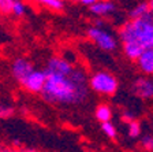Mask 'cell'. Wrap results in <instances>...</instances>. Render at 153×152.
Instances as JSON below:
<instances>
[{"mask_svg": "<svg viewBox=\"0 0 153 152\" xmlns=\"http://www.w3.org/2000/svg\"><path fill=\"white\" fill-rule=\"evenodd\" d=\"M88 73L82 67H74L68 76H47L41 96L49 104H81L89 96Z\"/></svg>", "mask_w": 153, "mask_h": 152, "instance_id": "6da1fadb", "label": "cell"}, {"mask_svg": "<svg viewBox=\"0 0 153 152\" xmlns=\"http://www.w3.org/2000/svg\"><path fill=\"white\" fill-rule=\"evenodd\" d=\"M119 43H138L143 49L153 48V14L142 19H130L118 29Z\"/></svg>", "mask_w": 153, "mask_h": 152, "instance_id": "7a4b0ae2", "label": "cell"}, {"mask_svg": "<svg viewBox=\"0 0 153 152\" xmlns=\"http://www.w3.org/2000/svg\"><path fill=\"white\" fill-rule=\"evenodd\" d=\"M88 85H89V89L101 96H114L119 88L118 78L105 70H99L89 76Z\"/></svg>", "mask_w": 153, "mask_h": 152, "instance_id": "3957f363", "label": "cell"}, {"mask_svg": "<svg viewBox=\"0 0 153 152\" xmlns=\"http://www.w3.org/2000/svg\"><path fill=\"white\" fill-rule=\"evenodd\" d=\"M86 36L96 47L104 52H114L119 45L118 37L108 29H105V26H89L86 30Z\"/></svg>", "mask_w": 153, "mask_h": 152, "instance_id": "277c9868", "label": "cell"}, {"mask_svg": "<svg viewBox=\"0 0 153 152\" xmlns=\"http://www.w3.org/2000/svg\"><path fill=\"white\" fill-rule=\"evenodd\" d=\"M74 66L66 60L63 56H52L48 59L47 64H45V74L47 76H62L66 77L73 71Z\"/></svg>", "mask_w": 153, "mask_h": 152, "instance_id": "5b68a950", "label": "cell"}, {"mask_svg": "<svg viewBox=\"0 0 153 152\" xmlns=\"http://www.w3.org/2000/svg\"><path fill=\"white\" fill-rule=\"evenodd\" d=\"M45 81H47V74H45L44 70L34 69L21 82V85L25 91H27L30 93H41L42 88L45 85Z\"/></svg>", "mask_w": 153, "mask_h": 152, "instance_id": "8992f818", "label": "cell"}, {"mask_svg": "<svg viewBox=\"0 0 153 152\" xmlns=\"http://www.w3.org/2000/svg\"><path fill=\"white\" fill-rule=\"evenodd\" d=\"M10 70H11V76L14 77V79H16L21 84L34 70V66H33V63L29 59L19 56L13 60Z\"/></svg>", "mask_w": 153, "mask_h": 152, "instance_id": "52a82bcc", "label": "cell"}, {"mask_svg": "<svg viewBox=\"0 0 153 152\" xmlns=\"http://www.w3.org/2000/svg\"><path fill=\"white\" fill-rule=\"evenodd\" d=\"M133 92L140 99L153 100V77H138L133 82Z\"/></svg>", "mask_w": 153, "mask_h": 152, "instance_id": "ba28073f", "label": "cell"}, {"mask_svg": "<svg viewBox=\"0 0 153 152\" xmlns=\"http://www.w3.org/2000/svg\"><path fill=\"white\" fill-rule=\"evenodd\" d=\"M116 10H118V7H116V3L114 0H99L97 3L89 7L90 14L99 19L111 16L112 14L116 13Z\"/></svg>", "mask_w": 153, "mask_h": 152, "instance_id": "9c48e42d", "label": "cell"}, {"mask_svg": "<svg viewBox=\"0 0 153 152\" xmlns=\"http://www.w3.org/2000/svg\"><path fill=\"white\" fill-rule=\"evenodd\" d=\"M140 71L146 77H153V48L143 49L135 60Z\"/></svg>", "mask_w": 153, "mask_h": 152, "instance_id": "30bf717a", "label": "cell"}, {"mask_svg": "<svg viewBox=\"0 0 153 152\" xmlns=\"http://www.w3.org/2000/svg\"><path fill=\"white\" fill-rule=\"evenodd\" d=\"M122 49H123V54L127 59L137 60V58L142 54L143 48L141 47L138 43L130 41V43H123V44H122Z\"/></svg>", "mask_w": 153, "mask_h": 152, "instance_id": "8fae6325", "label": "cell"}, {"mask_svg": "<svg viewBox=\"0 0 153 152\" xmlns=\"http://www.w3.org/2000/svg\"><path fill=\"white\" fill-rule=\"evenodd\" d=\"M149 15H152V13H150L149 6H148V1H140V3H137L130 10V13H128L130 19H142Z\"/></svg>", "mask_w": 153, "mask_h": 152, "instance_id": "7c38bea8", "label": "cell"}, {"mask_svg": "<svg viewBox=\"0 0 153 152\" xmlns=\"http://www.w3.org/2000/svg\"><path fill=\"white\" fill-rule=\"evenodd\" d=\"M94 117L100 124H104V122H109V121H112L114 112H112V108L109 107L108 104L101 103V104H99L97 107H96Z\"/></svg>", "mask_w": 153, "mask_h": 152, "instance_id": "4fadbf2b", "label": "cell"}, {"mask_svg": "<svg viewBox=\"0 0 153 152\" xmlns=\"http://www.w3.org/2000/svg\"><path fill=\"white\" fill-rule=\"evenodd\" d=\"M32 1L52 11H62L64 8V0H32Z\"/></svg>", "mask_w": 153, "mask_h": 152, "instance_id": "5bb4252c", "label": "cell"}, {"mask_svg": "<svg viewBox=\"0 0 153 152\" xmlns=\"http://www.w3.org/2000/svg\"><path fill=\"white\" fill-rule=\"evenodd\" d=\"M142 133V127H141V124L137 119L131 121L127 124V136L130 139H138Z\"/></svg>", "mask_w": 153, "mask_h": 152, "instance_id": "9a60e30c", "label": "cell"}, {"mask_svg": "<svg viewBox=\"0 0 153 152\" xmlns=\"http://www.w3.org/2000/svg\"><path fill=\"white\" fill-rule=\"evenodd\" d=\"M101 130H102V133L111 140H115L116 137H118V127L115 126V124L112 122V121L101 124Z\"/></svg>", "mask_w": 153, "mask_h": 152, "instance_id": "2e32d148", "label": "cell"}, {"mask_svg": "<svg viewBox=\"0 0 153 152\" xmlns=\"http://www.w3.org/2000/svg\"><path fill=\"white\" fill-rule=\"evenodd\" d=\"M26 11H27V7H26L25 1H22V0H14L13 11H11V14H13L14 16L22 18V16L26 14Z\"/></svg>", "mask_w": 153, "mask_h": 152, "instance_id": "e0dca14e", "label": "cell"}, {"mask_svg": "<svg viewBox=\"0 0 153 152\" xmlns=\"http://www.w3.org/2000/svg\"><path fill=\"white\" fill-rule=\"evenodd\" d=\"M14 112H15V108H14L13 106L0 101V121L11 118L14 115Z\"/></svg>", "mask_w": 153, "mask_h": 152, "instance_id": "ac0fdd59", "label": "cell"}, {"mask_svg": "<svg viewBox=\"0 0 153 152\" xmlns=\"http://www.w3.org/2000/svg\"><path fill=\"white\" fill-rule=\"evenodd\" d=\"M140 147L145 152H153V136L152 134H145L140 140Z\"/></svg>", "mask_w": 153, "mask_h": 152, "instance_id": "d6986e66", "label": "cell"}, {"mask_svg": "<svg viewBox=\"0 0 153 152\" xmlns=\"http://www.w3.org/2000/svg\"><path fill=\"white\" fill-rule=\"evenodd\" d=\"M14 0H0V14L10 15L13 11Z\"/></svg>", "mask_w": 153, "mask_h": 152, "instance_id": "ffe728a7", "label": "cell"}, {"mask_svg": "<svg viewBox=\"0 0 153 152\" xmlns=\"http://www.w3.org/2000/svg\"><path fill=\"white\" fill-rule=\"evenodd\" d=\"M122 119H123V122L128 124V122L135 119V115H134V112H131V111H124L123 114H122Z\"/></svg>", "mask_w": 153, "mask_h": 152, "instance_id": "44dd1931", "label": "cell"}, {"mask_svg": "<svg viewBox=\"0 0 153 152\" xmlns=\"http://www.w3.org/2000/svg\"><path fill=\"white\" fill-rule=\"evenodd\" d=\"M76 1H79L82 6H85V7H90V6H93L94 3H97L99 0H76Z\"/></svg>", "mask_w": 153, "mask_h": 152, "instance_id": "7402d4cb", "label": "cell"}, {"mask_svg": "<svg viewBox=\"0 0 153 152\" xmlns=\"http://www.w3.org/2000/svg\"><path fill=\"white\" fill-rule=\"evenodd\" d=\"M18 152H38V151L33 148H18Z\"/></svg>", "mask_w": 153, "mask_h": 152, "instance_id": "603a6c76", "label": "cell"}, {"mask_svg": "<svg viewBox=\"0 0 153 152\" xmlns=\"http://www.w3.org/2000/svg\"><path fill=\"white\" fill-rule=\"evenodd\" d=\"M3 152H18V148L10 147V148H3Z\"/></svg>", "mask_w": 153, "mask_h": 152, "instance_id": "cb8c5ba5", "label": "cell"}, {"mask_svg": "<svg viewBox=\"0 0 153 152\" xmlns=\"http://www.w3.org/2000/svg\"><path fill=\"white\" fill-rule=\"evenodd\" d=\"M148 6H149V10H150V13L153 14V0H148Z\"/></svg>", "mask_w": 153, "mask_h": 152, "instance_id": "d4e9b609", "label": "cell"}, {"mask_svg": "<svg viewBox=\"0 0 153 152\" xmlns=\"http://www.w3.org/2000/svg\"><path fill=\"white\" fill-rule=\"evenodd\" d=\"M68 1H76V0H68Z\"/></svg>", "mask_w": 153, "mask_h": 152, "instance_id": "484cf974", "label": "cell"}, {"mask_svg": "<svg viewBox=\"0 0 153 152\" xmlns=\"http://www.w3.org/2000/svg\"><path fill=\"white\" fill-rule=\"evenodd\" d=\"M0 152H3V149H0Z\"/></svg>", "mask_w": 153, "mask_h": 152, "instance_id": "4316f807", "label": "cell"}]
</instances>
